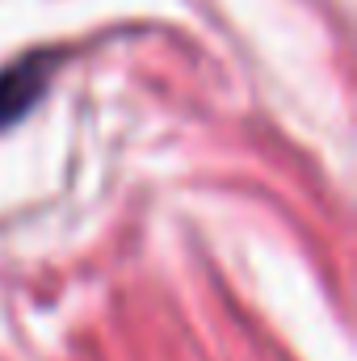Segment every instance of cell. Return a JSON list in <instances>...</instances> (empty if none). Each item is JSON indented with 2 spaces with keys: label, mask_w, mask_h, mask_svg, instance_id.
Returning a JSON list of instances; mask_svg holds the SVG:
<instances>
[{
  "label": "cell",
  "mask_w": 357,
  "mask_h": 361,
  "mask_svg": "<svg viewBox=\"0 0 357 361\" xmlns=\"http://www.w3.org/2000/svg\"><path fill=\"white\" fill-rule=\"evenodd\" d=\"M42 63L47 59H30L0 76V126L13 122L17 114H25V105L42 92Z\"/></svg>",
  "instance_id": "cell-1"
}]
</instances>
